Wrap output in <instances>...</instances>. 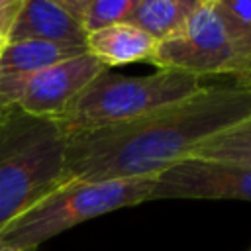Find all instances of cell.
<instances>
[{
  "instance_id": "cell-9",
  "label": "cell",
  "mask_w": 251,
  "mask_h": 251,
  "mask_svg": "<svg viewBox=\"0 0 251 251\" xmlns=\"http://www.w3.org/2000/svg\"><path fill=\"white\" fill-rule=\"evenodd\" d=\"M155 47L157 39L129 22L100 27L86 35V51L108 69L149 61Z\"/></svg>"
},
{
  "instance_id": "cell-20",
  "label": "cell",
  "mask_w": 251,
  "mask_h": 251,
  "mask_svg": "<svg viewBox=\"0 0 251 251\" xmlns=\"http://www.w3.org/2000/svg\"><path fill=\"white\" fill-rule=\"evenodd\" d=\"M206 2H216V0H206Z\"/></svg>"
},
{
  "instance_id": "cell-12",
  "label": "cell",
  "mask_w": 251,
  "mask_h": 251,
  "mask_svg": "<svg viewBox=\"0 0 251 251\" xmlns=\"http://www.w3.org/2000/svg\"><path fill=\"white\" fill-rule=\"evenodd\" d=\"M214 4L233 45V75L241 65L251 61V0H216Z\"/></svg>"
},
{
  "instance_id": "cell-14",
  "label": "cell",
  "mask_w": 251,
  "mask_h": 251,
  "mask_svg": "<svg viewBox=\"0 0 251 251\" xmlns=\"http://www.w3.org/2000/svg\"><path fill=\"white\" fill-rule=\"evenodd\" d=\"M139 4L141 0H92L82 18L86 33L114 24L129 22Z\"/></svg>"
},
{
  "instance_id": "cell-15",
  "label": "cell",
  "mask_w": 251,
  "mask_h": 251,
  "mask_svg": "<svg viewBox=\"0 0 251 251\" xmlns=\"http://www.w3.org/2000/svg\"><path fill=\"white\" fill-rule=\"evenodd\" d=\"M51 2H55V4L63 6V8H65V10H69L73 16H76L80 22H82V18H84V14H86L88 6L92 4V0H51Z\"/></svg>"
},
{
  "instance_id": "cell-8",
  "label": "cell",
  "mask_w": 251,
  "mask_h": 251,
  "mask_svg": "<svg viewBox=\"0 0 251 251\" xmlns=\"http://www.w3.org/2000/svg\"><path fill=\"white\" fill-rule=\"evenodd\" d=\"M84 24L51 0H24L10 25L8 41H47L86 49Z\"/></svg>"
},
{
  "instance_id": "cell-10",
  "label": "cell",
  "mask_w": 251,
  "mask_h": 251,
  "mask_svg": "<svg viewBox=\"0 0 251 251\" xmlns=\"http://www.w3.org/2000/svg\"><path fill=\"white\" fill-rule=\"evenodd\" d=\"M82 47L47 43V41H14L0 55V78H27L51 65L84 53Z\"/></svg>"
},
{
  "instance_id": "cell-17",
  "label": "cell",
  "mask_w": 251,
  "mask_h": 251,
  "mask_svg": "<svg viewBox=\"0 0 251 251\" xmlns=\"http://www.w3.org/2000/svg\"><path fill=\"white\" fill-rule=\"evenodd\" d=\"M231 78H233L235 84H241V86L251 88V61H247L245 65H241V67L231 75Z\"/></svg>"
},
{
  "instance_id": "cell-1",
  "label": "cell",
  "mask_w": 251,
  "mask_h": 251,
  "mask_svg": "<svg viewBox=\"0 0 251 251\" xmlns=\"http://www.w3.org/2000/svg\"><path fill=\"white\" fill-rule=\"evenodd\" d=\"M249 118L251 88L206 84L194 96L137 120L69 133L67 176L88 182L157 176Z\"/></svg>"
},
{
  "instance_id": "cell-19",
  "label": "cell",
  "mask_w": 251,
  "mask_h": 251,
  "mask_svg": "<svg viewBox=\"0 0 251 251\" xmlns=\"http://www.w3.org/2000/svg\"><path fill=\"white\" fill-rule=\"evenodd\" d=\"M0 251H39V249H18V247H12V245L0 241Z\"/></svg>"
},
{
  "instance_id": "cell-2",
  "label": "cell",
  "mask_w": 251,
  "mask_h": 251,
  "mask_svg": "<svg viewBox=\"0 0 251 251\" xmlns=\"http://www.w3.org/2000/svg\"><path fill=\"white\" fill-rule=\"evenodd\" d=\"M67 137L59 120L0 108V233L69 180Z\"/></svg>"
},
{
  "instance_id": "cell-11",
  "label": "cell",
  "mask_w": 251,
  "mask_h": 251,
  "mask_svg": "<svg viewBox=\"0 0 251 251\" xmlns=\"http://www.w3.org/2000/svg\"><path fill=\"white\" fill-rule=\"evenodd\" d=\"M202 0H141L129 24L141 27L153 39L163 41L182 31Z\"/></svg>"
},
{
  "instance_id": "cell-16",
  "label": "cell",
  "mask_w": 251,
  "mask_h": 251,
  "mask_svg": "<svg viewBox=\"0 0 251 251\" xmlns=\"http://www.w3.org/2000/svg\"><path fill=\"white\" fill-rule=\"evenodd\" d=\"M16 12H18V10H14V12L6 14L4 18H0V55H2L4 47L10 43V41H8V33H10V25H12V22H14Z\"/></svg>"
},
{
  "instance_id": "cell-13",
  "label": "cell",
  "mask_w": 251,
  "mask_h": 251,
  "mask_svg": "<svg viewBox=\"0 0 251 251\" xmlns=\"http://www.w3.org/2000/svg\"><path fill=\"white\" fill-rule=\"evenodd\" d=\"M192 157L231 161L251 167V118L208 139L192 153Z\"/></svg>"
},
{
  "instance_id": "cell-5",
  "label": "cell",
  "mask_w": 251,
  "mask_h": 251,
  "mask_svg": "<svg viewBox=\"0 0 251 251\" xmlns=\"http://www.w3.org/2000/svg\"><path fill=\"white\" fill-rule=\"evenodd\" d=\"M149 63L163 71H182L200 78L229 76L235 53L216 4L202 0L182 31L157 41Z\"/></svg>"
},
{
  "instance_id": "cell-7",
  "label": "cell",
  "mask_w": 251,
  "mask_h": 251,
  "mask_svg": "<svg viewBox=\"0 0 251 251\" xmlns=\"http://www.w3.org/2000/svg\"><path fill=\"white\" fill-rule=\"evenodd\" d=\"M106 71L108 67L88 51L75 55L27 76L14 108L33 118L61 120L82 90Z\"/></svg>"
},
{
  "instance_id": "cell-4",
  "label": "cell",
  "mask_w": 251,
  "mask_h": 251,
  "mask_svg": "<svg viewBox=\"0 0 251 251\" xmlns=\"http://www.w3.org/2000/svg\"><path fill=\"white\" fill-rule=\"evenodd\" d=\"M204 86V78L182 71L157 69L145 76H120L106 71L82 90L59 122L69 133L116 126L186 100Z\"/></svg>"
},
{
  "instance_id": "cell-3",
  "label": "cell",
  "mask_w": 251,
  "mask_h": 251,
  "mask_svg": "<svg viewBox=\"0 0 251 251\" xmlns=\"http://www.w3.org/2000/svg\"><path fill=\"white\" fill-rule=\"evenodd\" d=\"M155 176L120 180H67L0 233V241L18 249H39L47 239L108 212L149 202Z\"/></svg>"
},
{
  "instance_id": "cell-6",
  "label": "cell",
  "mask_w": 251,
  "mask_h": 251,
  "mask_svg": "<svg viewBox=\"0 0 251 251\" xmlns=\"http://www.w3.org/2000/svg\"><path fill=\"white\" fill-rule=\"evenodd\" d=\"M245 200L251 202V167L186 157L161 171L149 194V200Z\"/></svg>"
},
{
  "instance_id": "cell-18",
  "label": "cell",
  "mask_w": 251,
  "mask_h": 251,
  "mask_svg": "<svg viewBox=\"0 0 251 251\" xmlns=\"http://www.w3.org/2000/svg\"><path fill=\"white\" fill-rule=\"evenodd\" d=\"M22 2H24V0H0V18H4L6 14L18 10Z\"/></svg>"
}]
</instances>
